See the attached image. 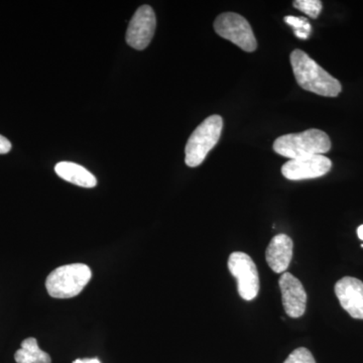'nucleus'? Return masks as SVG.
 <instances>
[{
	"instance_id": "1",
	"label": "nucleus",
	"mask_w": 363,
	"mask_h": 363,
	"mask_svg": "<svg viewBox=\"0 0 363 363\" xmlns=\"http://www.w3.org/2000/svg\"><path fill=\"white\" fill-rule=\"evenodd\" d=\"M290 60L296 81L303 89L325 97H336L340 94L341 83L318 65L307 52L295 50Z\"/></svg>"
},
{
	"instance_id": "2",
	"label": "nucleus",
	"mask_w": 363,
	"mask_h": 363,
	"mask_svg": "<svg viewBox=\"0 0 363 363\" xmlns=\"http://www.w3.org/2000/svg\"><path fill=\"white\" fill-rule=\"evenodd\" d=\"M272 147L279 156L295 160L326 154L331 150V140L324 131L311 128L300 133L279 136Z\"/></svg>"
},
{
	"instance_id": "3",
	"label": "nucleus",
	"mask_w": 363,
	"mask_h": 363,
	"mask_svg": "<svg viewBox=\"0 0 363 363\" xmlns=\"http://www.w3.org/2000/svg\"><path fill=\"white\" fill-rule=\"evenodd\" d=\"M91 277L92 272L86 264H67L54 269L48 276L45 288L52 298H73L82 292Z\"/></svg>"
},
{
	"instance_id": "4",
	"label": "nucleus",
	"mask_w": 363,
	"mask_h": 363,
	"mask_svg": "<svg viewBox=\"0 0 363 363\" xmlns=\"http://www.w3.org/2000/svg\"><path fill=\"white\" fill-rule=\"evenodd\" d=\"M223 119L219 116L207 117L191 135L185 147V162L190 168L200 166L220 138Z\"/></svg>"
},
{
	"instance_id": "5",
	"label": "nucleus",
	"mask_w": 363,
	"mask_h": 363,
	"mask_svg": "<svg viewBox=\"0 0 363 363\" xmlns=\"http://www.w3.org/2000/svg\"><path fill=\"white\" fill-rule=\"evenodd\" d=\"M217 35L247 52H255L257 48V39L250 23L240 14L224 13L214 21Z\"/></svg>"
},
{
	"instance_id": "6",
	"label": "nucleus",
	"mask_w": 363,
	"mask_h": 363,
	"mask_svg": "<svg viewBox=\"0 0 363 363\" xmlns=\"http://www.w3.org/2000/svg\"><path fill=\"white\" fill-rule=\"evenodd\" d=\"M228 269L234 278L238 279L240 297L245 301H252L257 297L259 291V272L252 257L247 253H231Z\"/></svg>"
},
{
	"instance_id": "7",
	"label": "nucleus",
	"mask_w": 363,
	"mask_h": 363,
	"mask_svg": "<svg viewBox=\"0 0 363 363\" xmlns=\"http://www.w3.org/2000/svg\"><path fill=\"white\" fill-rule=\"evenodd\" d=\"M157 18L150 6H140L131 18L126 32V43L133 49L145 50L154 38Z\"/></svg>"
},
{
	"instance_id": "8",
	"label": "nucleus",
	"mask_w": 363,
	"mask_h": 363,
	"mask_svg": "<svg viewBox=\"0 0 363 363\" xmlns=\"http://www.w3.org/2000/svg\"><path fill=\"white\" fill-rule=\"evenodd\" d=\"M332 168V162L324 155L290 160L281 167V174L291 181L309 180L326 175Z\"/></svg>"
},
{
	"instance_id": "9",
	"label": "nucleus",
	"mask_w": 363,
	"mask_h": 363,
	"mask_svg": "<svg viewBox=\"0 0 363 363\" xmlns=\"http://www.w3.org/2000/svg\"><path fill=\"white\" fill-rule=\"evenodd\" d=\"M279 285L286 314L291 318L303 316L307 305V294L302 283L290 272H284Z\"/></svg>"
},
{
	"instance_id": "10",
	"label": "nucleus",
	"mask_w": 363,
	"mask_h": 363,
	"mask_svg": "<svg viewBox=\"0 0 363 363\" xmlns=\"http://www.w3.org/2000/svg\"><path fill=\"white\" fill-rule=\"evenodd\" d=\"M335 294L343 309L351 317L363 320V283L360 279L351 277L339 279Z\"/></svg>"
},
{
	"instance_id": "11",
	"label": "nucleus",
	"mask_w": 363,
	"mask_h": 363,
	"mask_svg": "<svg viewBox=\"0 0 363 363\" xmlns=\"http://www.w3.org/2000/svg\"><path fill=\"white\" fill-rule=\"evenodd\" d=\"M293 240L286 234H278L267 248V264L277 274H284L290 266L293 257Z\"/></svg>"
},
{
	"instance_id": "12",
	"label": "nucleus",
	"mask_w": 363,
	"mask_h": 363,
	"mask_svg": "<svg viewBox=\"0 0 363 363\" xmlns=\"http://www.w3.org/2000/svg\"><path fill=\"white\" fill-rule=\"evenodd\" d=\"M55 172L60 178L74 185L83 188H94L97 180L88 169L71 162H61L55 167Z\"/></svg>"
},
{
	"instance_id": "13",
	"label": "nucleus",
	"mask_w": 363,
	"mask_h": 363,
	"mask_svg": "<svg viewBox=\"0 0 363 363\" xmlns=\"http://www.w3.org/2000/svg\"><path fill=\"white\" fill-rule=\"evenodd\" d=\"M14 359L18 363H52L51 357L39 347L37 339L26 338L16 351Z\"/></svg>"
},
{
	"instance_id": "14",
	"label": "nucleus",
	"mask_w": 363,
	"mask_h": 363,
	"mask_svg": "<svg viewBox=\"0 0 363 363\" xmlns=\"http://www.w3.org/2000/svg\"><path fill=\"white\" fill-rule=\"evenodd\" d=\"M285 21L289 26H292L296 37L298 39L307 40L311 33L312 28L309 21L304 18H297V16H286Z\"/></svg>"
},
{
	"instance_id": "15",
	"label": "nucleus",
	"mask_w": 363,
	"mask_h": 363,
	"mask_svg": "<svg viewBox=\"0 0 363 363\" xmlns=\"http://www.w3.org/2000/svg\"><path fill=\"white\" fill-rule=\"evenodd\" d=\"M293 6L311 18H317L323 7L320 0H296Z\"/></svg>"
},
{
	"instance_id": "16",
	"label": "nucleus",
	"mask_w": 363,
	"mask_h": 363,
	"mask_svg": "<svg viewBox=\"0 0 363 363\" xmlns=\"http://www.w3.org/2000/svg\"><path fill=\"white\" fill-rule=\"evenodd\" d=\"M284 363H316V362L307 348L300 347L294 350Z\"/></svg>"
},
{
	"instance_id": "17",
	"label": "nucleus",
	"mask_w": 363,
	"mask_h": 363,
	"mask_svg": "<svg viewBox=\"0 0 363 363\" xmlns=\"http://www.w3.org/2000/svg\"><path fill=\"white\" fill-rule=\"evenodd\" d=\"M11 143L4 136L0 135V155H6L11 152Z\"/></svg>"
},
{
	"instance_id": "18",
	"label": "nucleus",
	"mask_w": 363,
	"mask_h": 363,
	"mask_svg": "<svg viewBox=\"0 0 363 363\" xmlns=\"http://www.w3.org/2000/svg\"><path fill=\"white\" fill-rule=\"evenodd\" d=\"M73 363H101L97 358H85V359H76Z\"/></svg>"
},
{
	"instance_id": "19",
	"label": "nucleus",
	"mask_w": 363,
	"mask_h": 363,
	"mask_svg": "<svg viewBox=\"0 0 363 363\" xmlns=\"http://www.w3.org/2000/svg\"><path fill=\"white\" fill-rule=\"evenodd\" d=\"M357 235H358V238H359V240H363V224H362V225H360L359 227H358Z\"/></svg>"
}]
</instances>
